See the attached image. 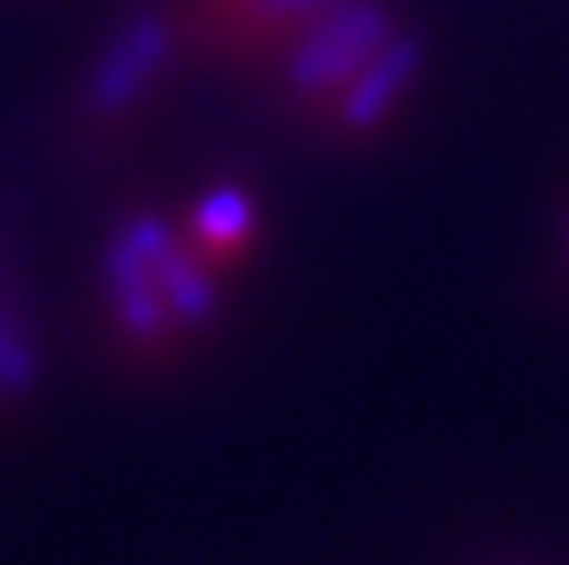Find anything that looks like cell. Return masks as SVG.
Returning <instances> with one entry per match:
<instances>
[{
  "label": "cell",
  "instance_id": "obj_2",
  "mask_svg": "<svg viewBox=\"0 0 569 565\" xmlns=\"http://www.w3.org/2000/svg\"><path fill=\"white\" fill-rule=\"evenodd\" d=\"M160 50H166V30L156 20H130V30L106 50V60L96 66V80H90V110L96 116H116V110H130L146 86L160 70Z\"/></svg>",
  "mask_w": 569,
  "mask_h": 565
},
{
  "label": "cell",
  "instance_id": "obj_1",
  "mask_svg": "<svg viewBox=\"0 0 569 565\" xmlns=\"http://www.w3.org/2000/svg\"><path fill=\"white\" fill-rule=\"evenodd\" d=\"M226 260L196 236V226H170L136 216L116 236L106 260L110 326L136 350H166L186 340L216 306V276Z\"/></svg>",
  "mask_w": 569,
  "mask_h": 565
}]
</instances>
